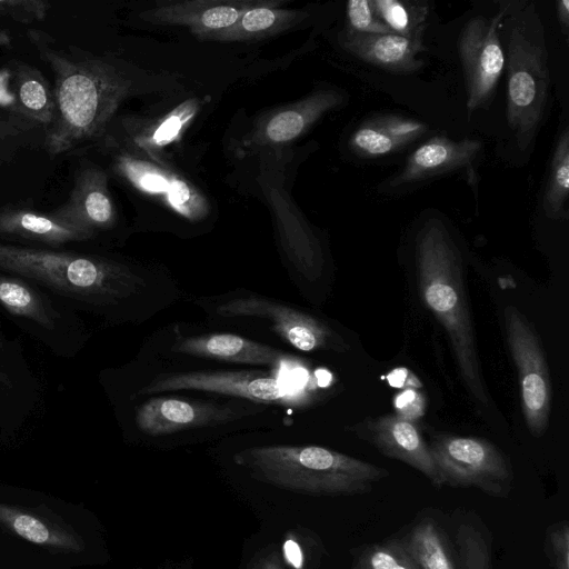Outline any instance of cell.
<instances>
[{
    "mask_svg": "<svg viewBox=\"0 0 569 569\" xmlns=\"http://www.w3.org/2000/svg\"><path fill=\"white\" fill-rule=\"evenodd\" d=\"M98 546L84 507L0 482V569H80Z\"/></svg>",
    "mask_w": 569,
    "mask_h": 569,
    "instance_id": "cell-1",
    "label": "cell"
},
{
    "mask_svg": "<svg viewBox=\"0 0 569 569\" xmlns=\"http://www.w3.org/2000/svg\"><path fill=\"white\" fill-rule=\"evenodd\" d=\"M0 270L110 318L124 317L152 289L151 278L127 263L51 249L0 243Z\"/></svg>",
    "mask_w": 569,
    "mask_h": 569,
    "instance_id": "cell-2",
    "label": "cell"
},
{
    "mask_svg": "<svg viewBox=\"0 0 569 569\" xmlns=\"http://www.w3.org/2000/svg\"><path fill=\"white\" fill-rule=\"evenodd\" d=\"M41 58L54 74L56 118L46 148L56 156L102 133L130 92V82L111 63L69 47L52 48L31 31Z\"/></svg>",
    "mask_w": 569,
    "mask_h": 569,
    "instance_id": "cell-3",
    "label": "cell"
},
{
    "mask_svg": "<svg viewBox=\"0 0 569 569\" xmlns=\"http://www.w3.org/2000/svg\"><path fill=\"white\" fill-rule=\"evenodd\" d=\"M416 261L422 300L448 335L460 377L472 398L488 407L460 254L440 221H428L419 231Z\"/></svg>",
    "mask_w": 569,
    "mask_h": 569,
    "instance_id": "cell-4",
    "label": "cell"
},
{
    "mask_svg": "<svg viewBox=\"0 0 569 569\" xmlns=\"http://www.w3.org/2000/svg\"><path fill=\"white\" fill-rule=\"evenodd\" d=\"M233 460L257 481L312 496L365 493L389 476L387 469L320 446H257Z\"/></svg>",
    "mask_w": 569,
    "mask_h": 569,
    "instance_id": "cell-5",
    "label": "cell"
},
{
    "mask_svg": "<svg viewBox=\"0 0 569 569\" xmlns=\"http://www.w3.org/2000/svg\"><path fill=\"white\" fill-rule=\"evenodd\" d=\"M507 122L519 148L533 141L548 102V52L539 16L532 3L506 2Z\"/></svg>",
    "mask_w": 569,
    "mask_h": 569,
    "instance_id": "cell-6",
    "label": "cell"
},
{
    "mask_svg": "<svg viewBox=\"0 0 569 569\" xmlns=\"http://www.w3.org/2000/svg\"><path fill=\"white\" fill-rule=\"evenodd\" d=\"M429 449L442 486L475 487L492 497H507L513 473L509 460L490 441L440 435Z\"/></svg>",
    "mask_w": 569,
    "mask_h": 569,
    "instance_id": "cell-7",
    "label": "cell"
},
{
    "mask_svg": "<svg viewBox=\"0 0 569 569\" xmlns=\"http://www.w3.org/2000/svg\"><path fill=\"white\" fill-rule=\"evenodd\" d=\"M213 303L219 317H251L266 320L271 330L303 352H345L349 346L321 319L287 303L253 292L228 293Z\"/></svg>",
    "mask_w": 569,
    "mask_h": 569,
    "instance_id": "cell-8",
    "label": "cell"
},
{
    "mask_svg": "<svg viewBox=\"0 0 569 569\" xmlns=\"http://www.w3.org/2000/svg\"><path fill=\"white\" fill-rule=\"evenodd\" d=\"M181 390L229 396L260 405L298 407L306 401L302 393H297L278 377L261 370L161 372L146 383L138 395L150 397Z\"/></svg>",
    "mask_w": 569,
    "mask_h": 569,
    "instance_id": "cell-9",
    "label": "cell"
},
{
    "mask_svg": "<svg viewBox=\"0 0 569 569\" xmlns=\"http://www.w3.org/2000/svg\"><path fill=\"white\" fill-rule=\"evenodd\" d=\"M506 336L516 363L522 411L530 433L545 435L551 410V382L539 337L527 318L512 306L503 310Z\"/></svg>",
    "mask_w": 569,
    "mask_h": 569,
    "instance_id": "cell-10",
    "label": "cell"
},
{
    "mask_svg": "<svg viewBox=\"0 0 569 569\" xmlns=\"http://www.w3.org/2000/svg\"><path fill=\"white\" fill-rule=\"evenodd\" d=\"M505 7L490 20L470 19L462 28L458 50L467 86L469 114L490 104L506 64L499 29Z\"/></svg>",
    "mask_w": 569,
    "mask_h": 569,
    "instance_id": "cell-11",
    "label": "cell"
},
{
    "mask_svg": "<svg viewBox=\"0 0 569 569\" xmlns=\"http://www.w3.org/2000/svg\"><path fill=\"white\" fill-rule=\"evenodd\" d=\"M251 411L241 401H218L174 396H150L134 413L138 429L149 437L217 427L246 417Z\"/></svg>",
    "mask_w": 569,
    "mask_h": 569,
    "instance_id": "cell-12",
    "label": "cell"
},
{
    "mask_svg": "<svg viewBox=\"0 0 569 569\" xmlns=\"http://www.w3.org/2000/svg\"><path fill=\"white\" fill-rule=\"evenodd\" d=\"M56 118L53 90L42 73L26 63L0 69V124L9 133L51 128Z\"/></svg>",
    "mask_w": 569,
    "mask_h": 569,
    "instance_id": "cell-13",
    "label": "cell"
},
{
    "mask_svg": "<svg viewBox=\"0 0 569 569\" xmlns=\"http://www.w3.org/2000/svg\"><path fill=\"white\" fill-rule=\"evenodd\" d=\"M482 150V142L465 138L452 140L435 136L420 144L407 159L401 171L387 183L388 189H403L435 177L465 169L469 182L475 177L473 162Z\"/></svg>",
    "mask_w": 569,
    "mask_h": 569,
    "instance_id": "cell-14",
    "label": "cell"
},
{
    "mask_svg": "<svg viewBox=\"0 0 569 569\" xmlns=\"http://www.w3.org/2000/svg\"><path fill=\"white\" fill-rule=\"evenodd\" d=\"M355 432L382 455L421 472L433 486H442L429 445L413 421L398 415H386L362 421L355 427Z\"/></svg>",
    "mask_w": 569,
    "mask_h": 569,
    "instance_id": "cell-15",
    "label": "cell"
},
{
    "mask_svg": "<svg viewBox=\"0 0 569 569\" xmlns=\"http://www.w3.org/2000/svg\"><path fill=\"white\" fill-rule=\"evenodd\" d=\"M260 0H188L167 2L144 11L143 20L157 24L187 27L201 39H214L232 27Z\"/></svg>",
    "mask_w": 569,
    "mask_h": 569,
    "instance_id": "cell-16",
    "label": "cell"
},
{
    "mask_svg": "<svg viewBox=\"0 0 569 569\" xmlns=\"http://www.w3.org/2000/svg\"><path fill=\"white\" fill-rule=\"evenodd\" d=\"M51 213L92 236L111 228L116 221V209L107 174L97 167L79 170L69 199Z\"/></svg>",
    "mask_w": 569,
    "mask_h": 569,
    "instance_id": "cell-17",
    "label": "cell"
},
{
    "mask_svg": "<svg viewBox=\"0 0 569 569\" xmlns=\"http://www.w3.org/2000/svg\"><path fill=\"white\" fill-rule=\"evenodd\" d=\"M170 352L209 360L269 367L279 366L287 359L280 350L273 347L229 332L197 336L177 335L172 340Z\"/></svg>",
    "mask_w": 569,
    "mask_h": 569,
    "instance_id": "cell-18",
    "label": "cell"
},
{
    "mask_svg": "<svg viewBox=\"0 0 569 569\" xmlns=\"http://www.w3.org/2000/svg\"><path fill=\"white\" fill-rule=\"evenodd\" d=\"M341 44L361 60L390 72L411 73L423 66L418 59L425 50L422 39H409L393 32L360 34L346 30Z\"/></svg>",
    "mask_w": 569,
    "mask_h": 569,
    "instance_id": "cell-19",
    "label": "cell"
},
{
    "mask_svg": "<svg viewBox=\"0 0 569 569\" xmlns=\"http://www.w3.org/2000/svg\"><path fill=\"white\" fill-rule=\"evenodd\" d=\"M427 130L426 123L412 118L375 116L357 127L349 139V147L360 158H380L408 147Z\"/></svg>",
    "mask_w": 569,
    "mask_h": 569,
    "instance_id": "cell-20",
    "label": "cell"
},
{
    "mask_svg": "<svg viewBox=\"0 0 569 569\" xmlns=\"http://www.w3.org/2000/svg\"><path fill=\"white\" fill-rule=\"evenodd\" d=\"M346 96L336 89H321L273 114L257 132L256 142L284 143L302 134L326 112L338 108Z\"/></svg>",
    "mask_w": 569,
    "mask_h": 569,
    "instance_id": "cell-21",
    "label": "cell"
},
{
    "mask_svg": "<svg viewBox=\"0 0 569 569\" xmlns=\"http://www.w3.org/2000/svg\"><path fill=\"white\" fill-rule=\"evenodd\" d=\"M0 234L51 247L86 241L93 237L88 231L58 219L52 213H40L18 208L0 210Z\"/></svg>",
    "mask_w": 569,
    "mask_h": 569,
    "instance_id": "cell-22",
    "label": "cell"
},
{
    "mask_svg": "<svg viewBox=\"0 0 569 569\" xmlns=\"http://www.w3.org/2000/svg\"><path fill=\"white\" fill-rule=\"evenodd\" d=\"M282 1L260 0L248 9L229 29L220 32L214 40L243 41L274 36L301 21L306 13L280 8Z\"/></svg>",
    "mask_w": 569,
    "mask_h": 569,
    "instance_id": "cell-23",
    "label": "cell"
},
{
    "mask_svg": "<svg viewBox=\"0 0 569 569\" xmlns=\"http://www.w3.org/2000/svg\"><path fill=\"white\" fill-rule=\"evenodd\" d=\"M420 569H458L448 535L432 517H422L402 538Z\"/></svg>",
    "mask_w": 569,
    "mask_h": 569,
    "instance_id": "cell-24",
    "label": "cell"
},
{
    "mask_svg": "<svg viewBox=\"0 0 569 569\" xmlns=\"http://www.w3.org/2000/svg\"><path fill=\"white\" fill-rule=\"evenodd\" d=\"M0 303L17 317L48 328L54 323V312L48 301L30 282L20 277L0 273Z\"/></svg>",
    "mask_w": 569,
    "mask_h": 569,
    "instance_id": "cell-25",
    "label": "cell"
},
{
    "mask_svg": "<svg viewBox=\"0 0 569 569\" xmlns=\"http://www.w3.org/2000/svg\"><path fill=\"white\" fill-rule=\"evenodd\" d=\"M455 549L458 569H492L491 536L477 515H466L457 526Z\"/></svg>",
    "mask_w": 569,
    "mask_h": 569,
    "instance_id": "cell-26",
    "label": "cell"
},
{
    "mask_svg": "<svg viewBox=\"0 0 569 569\" xmlns=\"http://www.w3.org/2000/svg\"><path fill=\"white\" fill-rule=\"evenodd\" d=\"M569 193V129L566 124L560 131L549 169L543 193L542 207L551 219L567 218V198Z\"/></svg>",
    "mask_w": 569,
    "mask_h": 569,
    "instance_id": "cell-27",
    "label": "cell"
},
{
    "mask_svg": "<svg viewBox=\"0 0 569 569\" xmlns=\"http://www.w3.org/2000/svg\"><path fill=\"white\" fill-rule=\"evenodd\" d=\"M379 20L391 32L409 39H422L429 7L427 2L401 0H373Z\"/></svg>",
    "mask_w": 569,
    "mask_h": 569,
    "instance_id": "cell-28",
    "label": "cell"
},
{
    "mask_svg": "<svg viewBox=\"0 0 569 569\" xmlns=\"http://www.w3.org/2000/svg\"><path fill=\"white\" fill-rule=\"evenodd\" d=\"M351 569H420L402 539H389L362 547Z\"/></svg>",
    "mask_w": 569,
    "mask_h": 569,
    "instance_id": "cell-29",
    "label": "cell"
},
{
    "mask_svg": "<svg viewBox=\"0 0 569 569\" xmlns=\"http://www.w3.org/2000/svg\"><path fill=\"white\" fill-rule=\"evenodd\" d=\"M347 30L360 34L391 32L377 17L371 0H350L346 6Z\"/></svg>",
    "mask_w": 569,
    "mask_h": 569,
    "instance_id": "cell-30",
    "label": "cell"
},
{
    "mask_svg": "<svg viewBox=\"0 0 569 569\" xmlns=\"http://www.w3.org/2000/svg\"><path fill=\"white\" fill-rule=\"evenodd\" d=\"M545 552L553 569H569V527L559 521L548 527Z\"/></svg>",
    "mask_w": 569,
    "mask_h": 569,
    "instance_id": "cell-31",
    "label": "cell"
},
{
    "mask_svg": "<svg viewBox=\"0 0 569 569\" xmlns=\"http://www.w3.org/2000/svg\"><path fill=\"white\" fill-rule=\"evenodd\" d=\"M50 4L42 0H0V16L22 23L44 19Z\"/></svg>",
    "mask_w": 569,
    "mask_h": 569,
    "instance_id": "cell-32",
    "label": "cell"
},
{
    "mask_svg": "<svg viewBox=\"0 0 569 569\" xmlns=\"http://www.w3.org/2000/svg\"><path fill=\"white\" fill-rule=\"evenodd\" d=\"M425 403L423 396L411 388L403 390L395 400L397 415L411 421L423 415Z\"/></svg>",
    "mask_w": 569,
    "mask_h": 569,
    "instance_id": "cell-33",
    "label": "cell"
},
{
    "mask_svg": "<svg viewBox=\"0 0 569 569\" xmlns=\"http://www.w3.org/2000/svg\"><path fill=\"white\" fill-rule=\"evenodd\" d=\"M190 111L183 110L168 117L153 132L152 140L154 143L171 141L180 131L182 124L190 118Z\"/></svg>",
    "mask_w": 569,
    "mask_h": 569,
    "instance_id": "cell-34",
    "label": "cell"
},
{
    "mask_svg": "<svg viewBox=\"0 0 569 569\" xmlns=\"http://www.w3.org/2000/svg\"><path fill=\"white\" fill-rule=\"evenodd\" d=\"M283 558L295 569H305V552L297 537L289 535L283 543Z\"/></svg>",
    "mask_w": 569,
    "mask_h": 569,
    "instance_id": "cell-35",
    "label": "cell"
},
{
    "mask_svg": "<svg viewBox=\"0 0 569 569\" xmlns=\"http://www.w3.org/2000/svg\"><path fill=\"white\" fill-rule=\"evenodd\" d=\"M248 569H284L281 562L280 553L271 547L260 552L248 566Z\"/></svg>",
    "mask_w": 569,
    "mask_h": 569,
    "instance_id": "cell-36",
    "label": "cell"
},
{
    "mask_svg": "<svg viewBox=\"0 0 569 569\" xmlns=\"http://www.w3.org/2000/svg\"><path fill=\"white\" fill-rule=\"evenodd\" d=\"M557 18L565 36L569 31V0L557 1Z\"/></svg>",
    "mask_w": 569,
    "mask_h": 569,
    "instance_id": "cell-37",
    "label": "cell"
},
{
    "mask_svg": "<svg viewBox=\"0 0 569 569\" xmlns=\"http://www.w3.org/2000/svg\"><path fill=\"white\" fill-rule=\"evenodd\" d=\"M11 42V36L6 31L0 29V47L9 46Z\"/></svg>",
    "mask_w": 569,
    "mask_h": 569,
    "instance_id": "cell-38",
    "label": "cell"
}]
</instances>
